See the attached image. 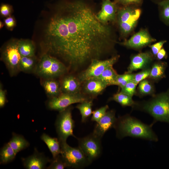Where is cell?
Wrapping results in <instances>:
<instances>
[{"label": "cell", "instance_id": "cell-27", "mask_svg": "<svg viewBox=\"0 0 169 169\" xmlns=\"http://www.w3.org/2000/svg\"><path fill=\"white\" fill-rule=\"evenodd\" d=\"M16 155L8 143L5 144L0 150V164H5L11 162L15 158Z\"/></svg>", "mask_w": 169, "mask_h": 169}, {"label": "cell", "instance_id": "cell-35", "mask_svg": "<svg viewBox=\"0 0 169 169\" xmlns=\"http://www.w3.org/2000/svg\"><path fill=\"white\" fill-rule=\"evenodd\" d=\"M150 72V68L142 69L141 71L134 74L133 80L138 84L141 81L147 79L149 77Z\"/></svg>", "mask_w": 169, "mask_h": 169}, {"label": "cell", "instance_id": "cell-4", "mask_svg": "<svg viewBox=\"0 0 169 169\" xmlns=\"http://www.w3.org/2000/svg\"><path fill=\"white\" fill-rule=\"evenodd\" d=\"M66 65L48 54L44 53L37 62L33 73L44 79L61 77L68 72Z\"/></svg>", "mask_w": 169, "mask_h": 169}, {"label": "cell", "instance_id": "cell-5", "mask_svg": "<svg viewBox=\"0 0 169 169\" xmlns=\"http://www.w3.org/2000/svg\"><path fill=\"white\" fill-rule=\"evenodd\" d=\"M141 13L138 6H122L118 9L116 20L122 36L130 33L136 26Z\"/></svg>", "mask_w": 169, "mask_h": 169}, {"label": "cell", "instance_id": "cell-8", "mask_svg": "<svg viewBox=\"0 0 169 169\" xmlns=\"http://www.w3.org/2000/svg\"><path fill=\"white\" fill-rule=\"evenodd\" d=\"M18 41L13 40L9 42L2 51V59L11 77L16 75L19 71V65L21 56L18 49Z\"/></svg>", "mask_w": 169, "mask_h": 169}, {"label": "cell", "instance_id": "cell-12", "mask_svg": "<svg viewBox=\"0 0 169 169\" xmlns=\"http://www.w3.org/2000/svg\"><path fill=\"white\" fill-rule=\"evenodd\" d=\"M156 41V39L151 35L146 29H141L129 39L120 43V44L129 48L139 49Z\"/></svg>", "mask_w": 169, "mask_h": 169}, {"label": "cell", "instance_id": "cell-13", "mask_svg": "<svg viewBox=\"0 0 169 169\" xmlns=\"http://www.w3.org/2000/svg\"><path fill=\"white\" fill-rule=\"evenodd\" d=\"M117 119L115 111L113 110H108L105 115L96 123L92 133L101 139L107 131L114 128Z\"/></svg>", "mask_w": 169, "mask_h": 169}, {"label": "cell", "instance_id": "cell-9", "mask_svg": "<svg viewBox=\"0 0 169 169\" xmlns=\"http://www.w3.org/2000/svg\"><path fill=\"white\" fill-rule=\"evenodd\" d=\"M119 57L116 55L105 59H93L87 68L79 73L77 77L82 83L87 79L97 78L107 68L113 66Z\"/></svg>", "mask_w": 169, "mask_h": 169}, {"label": "cell", "instance_id": "cell-42", "mask_svg": "<svg viewBox=\"0 0 169 169\" xmlns=\"http://www.w3.org/2000/svg\"><path fill=\"white\" fill-rule=\"evenodd\" d=\"M152 2L157 3L158 4L159 3L165 0H151Z\"/></svg>", "mask_w": 169, "mask_h": 169}, {"label": "cell", "instance_id": "cell-15", "mask_svg": "<svg viewBox=\"0 0 169 169\" xmlns=\"http://www.w3.org/2000/svg\"><path fill=\"white\" fill-rule=\"evenodd\" d=\"M107 86L105 83L97 78L90 79L82 83L81 92L93 99L101 94Z\"/></svg>", "mask_w": 169, "mask_h": 169}, {"label": "cell", "instance_id": "cell-6", "mask_svg": "<svg viewBox=\"0 0 169 169\" xmlns=\"http://www.w3.org/2000/svg\"><path fill=\"white\" fill-rule=\"evenodd\" d=\"M73 107L71 106L59 111L55 124L58 138L60 143L66 142L70 136L76 138L73 134L74 122L72 118Z\"/></svg>", "mask_w": 169, "mask_h": 169}, {"label": "cell", "instance_id": "cell-14", "mask_svg": "<svg viewBox=\"0 0 169 169\" xmlns=\"http://www.w3.org/2000/svg\"><path fill=\"white\" fill-rule=\"evenodd\" d=\"M117 5L110 0H103L101 8L96 14L98 19L102 23L107 24L116 20Z\"/></svg>", "mask_w": 169, "mask_h": 169}, {"label": "cell", "instance_id": "cell-38", "mask_svg": "<svg viewBox=\"0 0 169 169\" xmlns=\"http://www.w3.org/2000/svg\"><path fill=\"white\" fill-rule=\"evenodd\" d=\"M12 10L11 6L7 4H1L0 8V13L4 17L9 16Z\"/></svg>", "mask_w": 169, "mask_h": 169}, {"label": "cell", "instance_id": "cell-31", "mask_svg": "<svg viewBox=\"0 0 169 169\" xmlns=\"http://www.w3.org/2000/svg\"><path fill=\"white\" fill-rule=\"evenodd\" d=\"M50 165L47 167L48 169H64L69 168L61 154L51 160Z\"/></svg>", "mask_w": 169, "mask_h": 169}, {"label": "cell", "instance_id": "cell-32", "mask_svg": "<svg viewBox=\"0 0 169 169\" xmlns=\"http://www.w3.org/2000/svg\"><path fill=\"white\" fill-rule=\"evenodd\" d=\"M134 76V74L127 72L123 74H118L116 79V85L121 88L128 82L133 80Z\"/></svg>", "mask_w": 169, "mask_h": 169}, {"label": "cell", "instance_id": "cell-39", "mask_svg": "<svg viewBox=\"0 0 169 169\" xmlns=\"http://www.w3.org/2000/svg\"><path fill=\"white\" fill-rule=\"evenodd\" d=\"M6 91L3 88L2 85H0V107L2 108L6 102Z\"/></svg>", "mask_w": 169, "mask_h": 169}, {"label": "cell", "instance_id": "cell-36", "mask_svg": "<svg viewBox=\"0 0 169 169\" xmlns=\"http://www.w3.org/2000/svg\"><path fill=\"white\" fill-rule=\"evenodd\" d=\"M143 0H114V2L117 5L122 6H135L139 7Z\"/></svg>", "mask_w": 169, "mask_h": 169}, {"label": "cell", "instance_id": "cell-3", "mask_svg": "<svg viewBox=\"0 0 169 169\" xmlns=\"http://www.w3.org/2000/svg\"><path fill=\"white\" fill-rule=\"evenodd\" d=\"M132 107L149 114L153 118L154 124L157 121L169 123V90L154 95L147 100L135 102Z\"/></svg>", "mask_w": 169, "mask_h": 169}, {"label": "cell", "instance_id": "cell-17", "mask_svg": "<svg viewBox=\"0 0 169 169\" xmlns=\"http://www.w3.org/2000/svg\"><path fill=\"white\" fill-rule=\"evenodd\" d=\"M22 160L23 165L26 169H44L51 160L35 148L33 154L26 158H22Z\"/></svg>", "mask_w": 169, "mask_h": 169}, {"label": "cell", "instance_id": "cell-40", "mask_svg": "<svg viewBox=\"0 0 169 169\" xmlns=\"http://www.w3.org/2000/svg\"><path fill=\"white\" fill-rule=\"evenodd\" d=\"M4 23L8 29H12L16 24L14 19L11 16L8 17L5 19Z\"/></svg>", "mask_w": 169, "mask_h": 169}, {"label": "cell", "instance_id": "cell-20", "mask_svg": "<svg viewBox=\"0 0 169 169\" xmlns=\"http://www.w3.org/2000/svg\"><path fill=\"white\" fill-rule=\"evenodd\" d=\"M167 64L165 62L158 61L154 63L150 67L149 79L157 82L165 77V70Z\"/></svg>", "mask_w": 169, "mask_h": 169}, {"label": "cell", "instance_id": "cell-21", "mask_svg": "<svg viewBox=\"0 0 169 169\" xmlns=\"http://www.w3.org/2000/svg\"><path fill=\"white\" fill-rule=\"evenodd\" d=\"M41 139L47 146L52 154L53 158L61 154V143L58 138L51 137L44 133L41 136Z\"/></svg>", "mask_w": 169, "mask_h": 169}, {"label": "cell", "instance_id": "cell-10", "mask_svg": "<svg viewBox=\"0 0 169 169\" xmlns=\"http://www.w3.org/2000/svg\"><path fill=\"white\" fill-rule=\"evenodd\" d=\"M92 99L82 93L71 94L61 93L59 95L50 98L47 103L49 109L59 112L66 109L72 104L80 103Z\"/></svg>", "mask_w": 169, "mask_h": 169}, {"label": "cell", "instance_id": "cell-34", "mask_svg": "<svg viewBox=\"0 0 169 169\" xmlns=\"http://www.w3.org/2000/svg\"><path fill=\"white\" fill-rule=\"evenodd\" d=\"M137 84L133 80H131L121 88L120 91L133 97L136 93V87Z\"/></svg>", "mask_w": 169, "mask_h": 169}, {"label": "cell", "instance_id": "cell-19", "mask_svg": "<svg viewBox=\"0 0 169 169\" xmlns=\"http://www.w3.org/2000/svg\"><path fill=\"white\" fill-rule=\"evenodd\" d=\"M42 85L47 96L52 98L61 93L60 83L55 79H44Z\"/></svg>", "mask_w": 169, "mask_h": 169}, {"label": "cell", "instance_id": "cell-30", "mask_svg": "<svg viewBox=\"0 0 169 169\" xmlns=\"http://www.w3.org/2000/svg\"><path fill=\"white\" fill-rule=\"evenodd\" d=\"M161 21L169 26V0H165L157 4Z\"/></svg>", "mask_w": 169, "mask_h": 169}, {"label": "cell", "instance_id": "cell-23", "mask_svg": "<svg viewBox=\"0 0 169 169\" xmlns=\"http://www.w3.org/2000/svg\"><path fill=\"white\" fill-rule=\"evenodd\" d=\"M18 48L21 56H35V48L33 43L28 39H21L18 41Z\"/></svg>", "mask_w": 169, "mask_h": 169}, {"label": "cell", "instance_id": "cell-25", "mask_svg": "<svg viewBox=\"0 0 169 169\" xmlns=\"http://www.w3.org/2000/svg\"><path fill=\"white\" fill-rule=\"evenodd\" d=\"M37 63L35 56H21L19 65V71L26 73L33 72Z\"/></svg>", "mask_w": 169, "mask_h": 169}, {"label": "cell", "instance_id": "cell-26", "mask_svg": "<svg viewBox=\"0 0 169 169\" xmlns=\"http://www.w3.org/2000/svg\"><path fill=\"white\" fill-rule=\"evenodd\" d=\"M93 100L91 99L79 103L76 107L79 111L82 122H85L92 114Z\"/></svg>", "mask_w": 169, "mask_h": 169}, {"label": "cell", "instance_id": "cell-37", "mask_svg": "<svg viewBox=\"0 0 169 169\" xmlns=\"http://www.w3.org/2000/svg\"><path fill=\"white\" fill-rule=\"evenodd\" d=\"M167 41L165 40H161L154 44L149 45L151 49V53L154 56L156 57L158 52L162 48L163 45Z\"/></svg>", "mask_w": 169, "mask_h": 169}, {"label": "cell", "instance_id": "cell-33", "mask_svg": "<svg viewBox=\"0 0 169 169\" xmlns=\"http://www.w3.org/2000/svg\"><path fill=\"white\" fill-rule=\"evenodd\" d=\"M109 109L108 105H106L93 111L91 120L97 122L105 115Z\"/></svg>", "mask_w": 169, "mask_h": 169}, {"label": "cell", "instance_id": "cell-1", "mask_svg": "<svg viewBox=\"0 0 169 169\" xmlns=\"http://www.w3.org/2000/svg\"><path fill=\"white\" fill-rule=\"evenodd\" d=\"M53 6L43 45L45 53L62 59L69 71L81 72L112 49L111 29L98 19L90 0H59Z\"/></svg>", "mask_w": 169, "mask_h": 169}, {"label": "cell", "instance_id": "cell-24", "mask_svg": "<svg viewBox=\"0 0 169 169\" xmlns=\"http://www.w3.org/2000/svg\"><path fill=\"white\" fill-rule=\"evenodd\" d=\"M118 74L112 66L107 68L99 76L96 78L103 81L107 86L116 85V79Z\"/></svg>", "mask_w": 169, "mask_h": 169}, {"label": "cell", "instance_id": "cell-43", "mask_svg": "<svg viewBox=\"0 0 169 169\" xmlns=\"http://www.w3.org/2000/svg\"><path fill=\"white\" fill-rule=\"evenodd\" d=\"M0 28H2L3 26V23H2V22H0Z\"/></svg>", "mask_w": 169, "mask_h": 169}, {"label": "cell", "instance_id": "cell-29", "mask_svg": "<svg viewBox=\"0 0 169 169\" xmlns=\"http://www.w3.org/2000/svg\"><path fill=\"white\" fill-rule=\"evenodd\" d=\"M153 81L147 79L141 81L138 84V91L140 96L154 95L155 88Z\"/></svg>", "mask_w": 169, "mask_h": 169}, {"label": "cell", "instance_id": "cell-22", "mask_svg": "<svg viewBox=\"0 0 169 169\" xmlns=\"http://www.w3.org/2000/svg\"><path fill=\"white\" fill-rule=\"evenodd\" d=\"M8 144L17 154L29 146V142L22 135L12 133V137Z\"/></svg>", "mask_w": 169, "mask_h": 169}, {"label": "cell", "instance_id": "cell-11", "mask_svg": "<svg viewBox=\"0 0 169 169\" xmlns=\"http://www.w3.org/2000/svg\"><path fill=\"white\" fill-rule=\"evenodd\" d=\"M76 138L78 147L91 163L101 155L102 152L101 139L92 133L84 137Z\"/></svg>", "mask_w": 169, "mask_h": 169}, {"label": "cell", "instance_id": "cell-28", "mask_svg": "<svg viewBox=\"0 0 169 169\" xmlns=\"http://www.w3.org/2000/svg\"><path fill=\"white\" fill-rule=\"evenodd\" d=\"M109 100L114 101L123 107H132L135 103L132 97L121 91L114 94Z\"/></svg>", "mask_w": 169, "mask_h": 169}, {"label": "cell", "instance_id": "cell-7", "mask_svg": "<svg viewBox=\"0 0 169 169\" xmlns=\"http://www.w3.org/2000/svg\"><path fill=\"white\" fill-rule=\"evenodd\" d=\"M61 143V155L69 168L80 169L91 163L82 150L78 146L72 147L67 142Z\"/></svg>", "mask_w": 169, "mask_h": 169}, {"label": "cell", "instance_id": "cell-18", "mask_svg": "<svg viewBox=\"0 0 169 169\" xmlns=\"http://www.w3.org/2000/svg\"><path fill=\"white\" fill-rule=\"evenodd\" d=\"M60 83L62 93L71 94L82 93V83L77 77L73 75H66Z\"/></svg>", "mask_w": 169, "mask_h": 169}, {"label": "cell", "instance_id": "cell-2", "mask_svg": "<svg viewBox=\"0 0 169 169\" xmlns=\"http://www.w3.org/2000/svg\"><path fill=\"white\" fill-rule=\"evenodd\" d=\"M154 124L148 125L130 115L117 118L114 127L116 137L121 139L127 136L139 138L150 141H158L157 135L152 129Z\"/></svg>", "mask_w": 169, "mask_h": 169}, {"label": "cell", "instance_id": "cell-16", "mask_svg": "<svg viewBox=\"0 0 169 169\" xmlns=\"http://www.w3.org/2000/svg\"><path fill=\"white\" fill-rule=\"evenodd\" d=\"M153 56L152 53L150 52H141L133 55L126 72L132 73L134 71L149 68L152 61Z\"/></svg>", "mask_w": 169, "mask_h": 169}, {"label": "cell", "instance_id": "cell-41", "mask_svg": "<svg viewBox=\"0 0 169 169\" xmlns=\"http://www.w3.org/2000/svg\"><path fill=\"white\" fill-rule=\"evenodd\" d=\"M167 57V55L166 50L162 48L158 52L156 57L157 60H161L163 59H166Z\"/></svg>", "mask_w": 169, "mask_h": 169}]
</instances>
